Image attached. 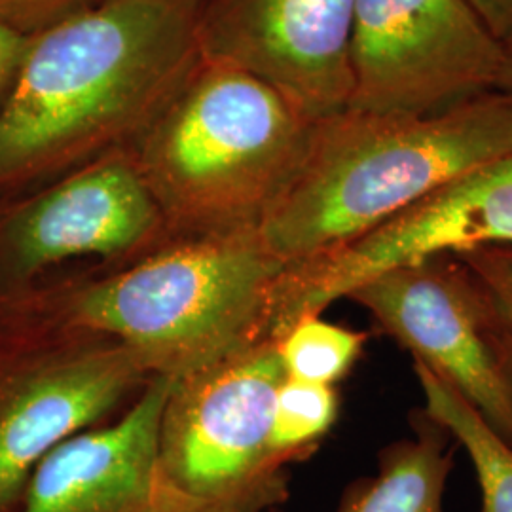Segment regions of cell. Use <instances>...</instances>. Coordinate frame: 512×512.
I'll list each match as a JSON object with an SVG mask.
<instances>
[{"label": "cell", "instance_id": "cell-1", "mask_svg": "<svg viewBox=\"0 0 512 512\" xmlns=\"http://www.w3.org/2000/svg\"><path fill=\"white\" fill-rule=\"evenodd\" d=\"M198 0H103L29 40L0 107V181L126 148L200 59Z\"/></svg>", "mask_w": 512, "mask_h": 512}, {"label": "cell", "instance_id": "cell-2", "mask_svg": "<svg viewBox=\"0 0 512 512\" xmlns=\"http://www.w3.org/2000/svg\"><path fill=\"white\" fill-rule=\"evenodd\" d=\"M505 156H512L507 93L423 116L346 107L315 122L302 164L258 234L285 268L298 266Z\"/></svg>", "mask_w": 512, "mask_h": 512}, {"label": "cell", "instance_id": "cell-3", "mask_svg": "<svg viewBox=\"0 0 512 512\" xmlns=\"http://www.w3.org/2000/svg\"><path fill=\"white\" fill-rule=\"evenodd\" d=\"M315 122L268 82L200 57L128 150L167 239L258 230Z\"/></svg>", "mask_w": 512, "mask_h": 512}, {"label": "cell", "instance_id": "cell-4", "mask_svg": "<svg viewBox=\"0 0 512 512\" xmlns=\"http://www.w3.org/2000/svg\"><path fill=\"white\" fill-rule=\"evenodd\" d=\"M285 266L258 230L167 239L124 270L63 296L59 321L109 336L150 376L177 380L268 336Z\"/></svg>", "mask_w": 512, "mask_h": 512}, {"label": "cell", "instance_id": "cell-5", "mask_svg": "<svg viewBox=\"0 0 512 512\" xmlns=\"http://www.w3.org/2000/svg\"><path fill=\"white\" fill-rule=\"evenodd\" d=\"M285 378L277 340L258 338L173 380L158 440L167 511L190 512L287 471L270 450Z\"/></svg>", "mask_w": 512, "mask_h": 512}, {"label": "cell", "instance_id": "cell-6", "mask_svg": "<svg viewBox=\"0 0 512 512\" xmlns=\"http://www.w3.org/2000/svg\"><path fill=\"white\" fill-rule=\"evenodd\" d=\"M490 247L512 249V156L475 167L363 236L285 268L272 291L268 336L279 340L378 275Z\"/></svg>", "mask_w": 512, "mask_h": 512}, {"label": "cell", "instance_id": "cell-7", "mask_svg": "<svg viewBox=\"0 0 512 512\" xmlns=\"http://www.w3.org/2000/svg\"><path fill=\"white\" fill-rule=\"evenodd\" d=\"M349 109L435 114L495 92L505 46L467 0H355Z\"/></svg>", "mask_w": 512, "mask_h": 512}, {"label": "cell", "instance_id": "cell-8", "mask_svg": "<svg viewBox=\"0 0 512 512\" xmlns=\"http://www.w3.org/2000/svg\"><path fill=\"white\" fill-rule=\"evenodd\" d=\"M380 330L452 385L512 442V387L497 346L499 306L458 256L378 275L349 294Z\"/></svg>", "mask_w": 512, "mask_h": 512}, {"label": "cell", "instance_id": "cell-9", "mask_svg": "<svg viewBox=\"0 0 512 512\" xmlns=\"http://www.w3.org/2000/svg\"><path fill=\"white\" fill-rule=\"evenodd\" d=\"M61 327L54 348L0 384V512L18 507L55 446L101 423L154 378L120 342Z\"/></svg>", "mask_w": 512, "mask_h": 512}, {"label": "cell", "instance_id": "cell-10", "mask_svg": "<svg viewBox=\"0 0 512 512\" xmlns=\"http://www.w3.org/2000/svg\"><path fill=\"white\" fill-rule=\"evenodd\" d=\"M355 0H198L200 57L268 82L313 122L346 109Z\"/></svg>", "mask_w": 512, "mask_h": 512}, {"label": "cell", "instance_id": "cell-11", "mask_svg": "<svg viewBox=\"0 0 512 512\" xmlns=\"http://www.w3.org/2000/svg\"><path fill=\"white\" fill-rule=\"evenodd\" d=\"M167 241L164 219L128 148L82 165L23 205L4 230L19 275L78 256L147 255Z\"/></svg>", "mask_w": 512, "mask_h": 512}, {"label": "cell", "instance_id": "cell-12", "mask_svg": "<svg viewBox=\"0 0 512 512\" xmlns=\"http://www.w3.org/2000/svg\"><path fill=\"white\" fill-rule=\"evenodd\" d=\"M171 384L150 378L118 420L55 446L12 512H169L158 440Z\"/></svg>", "mask_w": 512, "mask_h": 512}, {"label": "cell", "instance_id": "cell-13", "mask_svg": "<svg viewBox=\"0 0 512 512\" xmlns=\"http://www.w3.org/2000/svg\"><path fill=\"white\" fill-rule=\"evenodd\" d=\"M412 425L414 437L385 446L378 473L349 484L336 512H444L458 442L423 410Z\"/></svg>", "mask_w": 512, "mask_h": 512}, {"label": "cell", "instance_id": "cell-14", "mask_svg": "<svg viewBox=\"0 0 512 512\" xmlns=\"http://www.w3.org/2000/svg\"><path fill=\"white\" fill-rule=\"evenodd\" d=\"M414 372L425 395L423 412L473 461L482 494L480 512H512V442L433 370L414 361Z\"/></svg>", "mask_w": 512, "mask_h": 512}, {"label": "cell", "instance_id": "cell-15", "mask_svg": "<svg viewBox=\"0 0 512 512\" xmlns=\"http://www.w3.org/2000/svg\"><path fill=\"white\" fill-rule=\"evenodd\" d=\"M368 332L323 321L321 315L298 321L277 340L287 378L334 385L344 380L363 355Z\"/></svg>", "mask_w": 512, "mask_h": 512}, {"label": "cell", "instance_id": "cell-16", "mask_svg": "<svg viewBox=\"0 0 512 512\" xmlns=\"http://www.w3.org/2000/svg\"><path fill=\"white\" fill-rule=\"evenodd\" d=\"M338 418L334 385L285 378L275 395L270 450L285 467L308 458Z\"/></svg>", "mask_w": 512, "mask_h": 512}, {"label": "cell", "instance_id": "cell-17", "mask_svg": "<svg viewBox=\"0 0 512 512\" xmlns=\"http://www.w3.org/2000/svg\"><path fill=\"white\" fill-rule=\"evenodd\" d=\"M103 0H0V23L33 37L63 19L99 6Z\"/></svg>", "mask_w": 512, "mask_h": 512}, {"label": "cell", "instance_id": "cell-18", "mask_svg": "<svg viewBox=\"0 0 512 512\" xmlns=\"http://www.w3.org/2000/svg\"><path fill=\"white\" fill-rule=\"evenodd\" d=\"M289 497L287 471L266 476L234 494L200 505L190 512H272Z\"/></svg>", "mask_w": 512, "mask_h": 512}, {"label": "cell", "instance_id": "cell-19", "mask_svg": "<svg viewBox=\"0 0 512 512\" xmlns=\"http://www.w3.org/2000/svg\"><path fill=\"white\" fill-rule=\"evenodd\" d=\"M492 294L497 306L512 311V249L490 247L458 255Z\"/></svg>", "mask_w": 512, "mask_h": 512}, {"label": "cell", "instance_id": "cell-20", "mask_svg": "<svg viewBox=\"0 0 512 512\" xmlns=\"http://www.w3.org/2000/svg\"><path fill=\"white\" fill-rule=\"evenodd\" d=\"M29 40L31 37H25L12 27L0 23V107L14 84Z\"/></svg>", "mask_w": 512, "mask_h": 512}, {"label": "cell", "instance_id": "cell-21", "mask_svg": "<svg viewBox=\"0 0 512 512\" xmlns=\"http://www.w3.org/2000/svg\"><path fill=\"white\" fill-rule=\"evenodd\" d=\"M476 16L505 48L512 46V0H467Z\"/></svg>", "mask_w": 512, "mask_h": 512}, {"label": "cell", "instance_id": "cell-22", "mask_svg": "<svg viewBox=\"0 0 512 512\" xmlns=\"http://www.w3.org/2000/svg\"><path fill=\"white\" fill-rule=\"evenodd\" d=\"M497 346H499L501 361H503L509 384L512 387V311L503 310V308H499Z\"/></svg>", "mask_w": 512, "mask_h": 512}, {"label": "cell", "instance_id": "cell-23", "mask_svg": "<svg viewBox=\"0 0 512 512\" xmlns=\"http://www.w3.org/2000/svg\"><path fill=\"white\" fill-rule=\"evenodd\" d=\"M495 92L512 95V46L511 48H505V63H503L501 74H499V82H497Z\"/></svg>", "mask_w": 512, "mask_h": 512}]
</instances>
